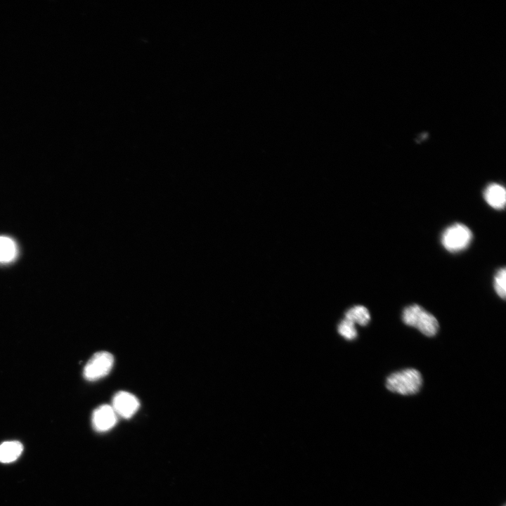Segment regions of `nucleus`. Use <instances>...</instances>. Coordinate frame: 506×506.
<instances>
[{
    "mask_svg": "<svg viewBox=\"0 0 506 506\" xmlns=\"http://www.w3.org/2000/svg\"><path fill=\"white\" fill-rule=\"evenodd\" d=\"M23 446L17 441H6L0 445V462L8 463L17 460L21 455Z\"/></svg>",
    "mask_w": 506,
    "mask_h": 506,
    "instance_id": "obj_8",
    "label": "nucleus"
},
{
    "mask_svg": "<svg viewBox=\"0 0 506 506\" xmlns=\"http://www.w3.org/2000/svg\"><path fill=\"white\" fill-rule=\"evenodd\" d=\"M114 364L113 356L105 351L94 353L84 368V377L89 381H96L106 376Z\"/></svg>",
    "mask_w": 506,
    "mask_h": 506,
    "instance_id": "obj_4",
    "label": "nucleus"
},
{
    "mask_svg": "<svg viewBox=\"0 0 506 506\" xmlns=\"http://www.w3.org/2000/svg\"><path fill=\"white\" fill-rule=\"evenodd\" d=\"M337 331L342 337L347 340H353L358 335L355 324L345 318L339 323Z\"/></svg>",
    "mask_w": 506,
    "mask_h": 506,
    "instance_id": "obj_11",
    "label": "nucleus"
},
{
    "mask_svg": "<svg viewBox=\"0 0 506 506\" xmlns=\"http://www.w3.org/2000/svg\"><path fill=\"white\" fill-rule=\"evenodd\" d=\"M139 406L138 398L129 392L121 391L113 396L112 407L117 415L124 418L131 417Z\"/></svg>",
    "mask_w": 506,
    "mask_h": 506,
    "instance_id": "obj_5",
    "label": "nucleus"
},
{
    "mask_svg": "<svg viewBox=\"0 0 506 506\" xmlns=\"http://www.w3.org/2000/svg\"><path fill=\"white\" fill-rule=\"evenodd\" d=\"M422 385V375L413 368L394 372L386 379V387L388 390L402 395L415 394L420 391Z\"/></svg>",
    "mask_w": 506,
    "mask_h": 506,
    "instance_id": "obj_2",
    "label": "nucleus"
},
{
    "mask_svg": "<svg viewBox=\"0 0 506 506\" xmlns=\"http://www.w3.org/2000/svg\"><path fill=\"white\" fill-rule=\"evenodd\" d=\"M484 198L493 209H502L505 206L506 191L505 188L497 183L488 184L484 190Z\"/></svg>",
    "mask_w": 506,
    "mask_h": 506,
    "instance_id": "obj_7",
    "label": "nucleus"
},
{
    "mask_svg": "<svg viewBox=\"0 0 506 506\" xmlns=\"http://www.w3.org/2000/svg\"><path fill=\"white\" fill-rule=\"evenodd\" d=\"M345 318L354 324L365 326L370 320V316L367 308L364 306L356 305L347 310L345 313Z\"/></svg>",
    "mask_w": 506,
    "mask_h": 506,
    "instance_id": "obj_9",
    "label": "nucleus"
},
{
    "mask_svg": "<svg viewBox=\"0 0 506 506\" xmlns=\"http://www.w3.org/2000/svg\"><path fill=\"white\" fill-rule=\"evenodd\" d=\"M17 255L15 242L6 236H0V263H8L13 260Z\"/></svg>",
    "mask_w": 506,
    "mask_h": 506,
    "instance_id": "obj_10",
    "label": "nucleus"
},
{
    "mask_svg": "<svg viewBox=\"0 0 506 506\" xmlns=\"http://www.w3.org/2000/svg\"><path fill=\"white\" fill-rule=\"evenodd\" d=\"M401 318L406 325L417 328L427 337L434 336L439 328L437 319L417 304L406 307Z\"/></svg>",
    "mask_w": 506,
    "mask_h": 506,
    "instance_id": "obj_1",
    "label": "nucleus"
},
{
    "mask_svg": "<svg viewBox=\"0 0 506 506\" xmlns=\"http://www.w3.org/2000/svg\"><path fill=\"white\" fill-rule=\"evenodd\" d=\"M117 415L112 406L106 404L100 406L92 414V425L98 432L108 431L116 424Z\"/></svg>",
    "mask_w": 506,
    "mask_h": 506,
    "instance_id": "obj_6",
    "label": "nucleus"
},
{
    "mask_svg": "<svg viewBox=\"0 0 506 506\" xmlns=\"http://www.w3.org/2000/svg\"><path fill=\"white\" fill-rule=\"evenodd\" d=\"M506 270L505 267L498 269L493 280V286L497 294L502 299H505L506 285H505Z\"/></svg>",
    "mask_w": 506,
    "mask_h": 506,
    "instance_id": "obj_12",
    "label": "nucleus"
},
{
    "mask_svg": "<svg viewBox=\"0 0 506 506\" xmlns=\"http://www.w3.org/2000/svg\"><path fill=\"white\" fill-rule=\"evenodd\" d=\"M472 238V233L466 225L455 223L443 231L441 237V242L447 251L459 252L469 245Z\"/></svg>",
    "mask_w": 506,
    "mask_h": 506,
    "instance_id": "obj_3",
    "label": "nucleus"
}]
</instances>
